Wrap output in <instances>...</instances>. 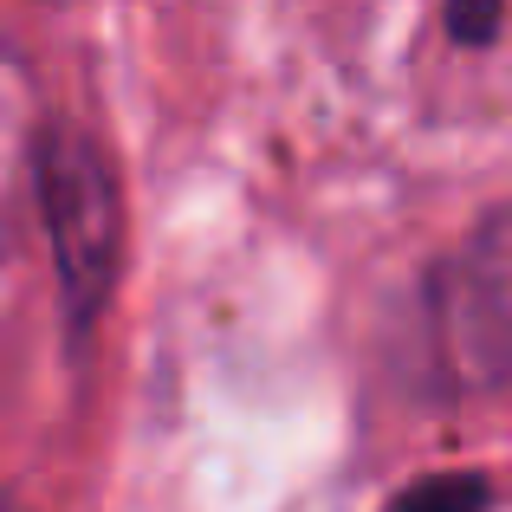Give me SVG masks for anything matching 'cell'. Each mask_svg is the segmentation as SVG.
<instances>
[{
  "label": "cell",
  "instance_id": "cell-1",
  "mask_svg": "<svg viewBox=\"0 0 512 512\" xmlns=\"http://www.w3.org/2000/svg\"><path fill=\"white\" fill-rule=\"evenodd\" d=\"M33 182H39V214L52 234V266H59L65 318L85 331L104 312L117 286V253H124V201L104 150L72 124L39 130L33 143Z\"/></svg>",
  "mask_w": 512,
  "mask_h": 512
},
{
  "label": "cell",
  "instance_id": "cell-2",
  "mask_svg": "<svg viewBox=\"0 0 512 512\" xmlns=\"http://www.w3.org/2000/svg\"><path fill=\"white\" fill-rule=\"evenodd\" d=\"M441 357L474 389L512 383V208L487 214L428 286Z\"/></svg>",
  "mask_w": 512,
  "mask_h": 512
},
{
  "label": "cell",
  "instance_id": "cell-3",
  "mask_svg": "<svg viewBox=\"0 0 512 512\" xmlns=\"http://www.w3.org/2000/svg\"><path fill=\"white\" fill-rule=\"evenodd\" d=\"M480 506H487V480L480 474H435V480L402 487L383 512H480Z\"/></svg>",
  "mask_w": 512,
  "mask_h": 512
},
{
  "label": "cell",
  "instance_id": "cell-4",
  "mask_svg": "<svg viewBox=\"0 0 512 512\" xmlns=\"http://www.w3.org/2000/svg\"><path fill=\"white\" fill-rule=\"evenodd\" d=\"M448 26L461 46H487L500 26V0H448Z\"/></svg>",
  "mask_w": 512,
  "mask_h": 512
}]
</instances>
